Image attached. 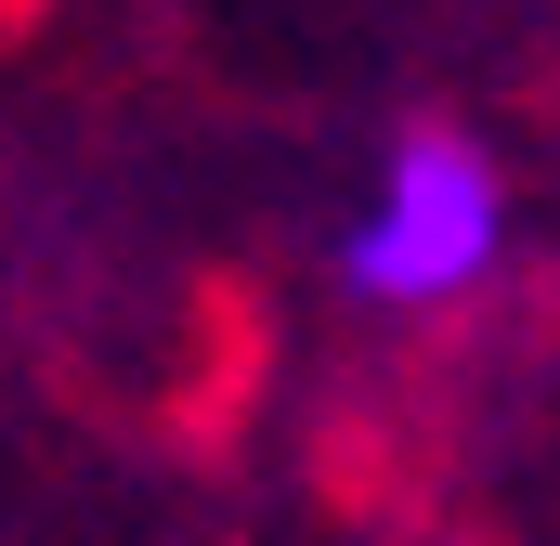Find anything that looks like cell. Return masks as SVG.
<instances>
[{"mask_svg":"<svg viewBox=\"0 0 560 546\" xmlns=\"http://www.w3.org/2000/svg\"><path fill=\"white\" fill-rule=\"evenodd\" d=\"M509 261V169L456 118H405L365 169V209L339 222V286L365 312H456Z\"/></svg>","mask_w":560,"mask_h":546,"instance_id":"cell-1","label":"cell"}]
</instances>
